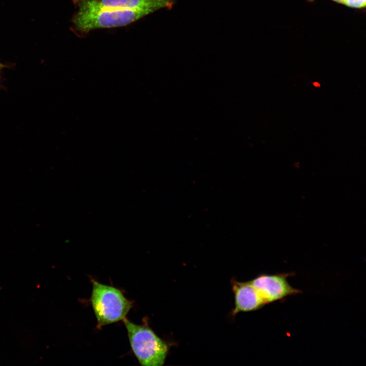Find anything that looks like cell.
I'll return each mask as SVG.
<instances>
[{
  "instance_id": "7",
  "label": "cell",
  "mask_w": 366,
  "mask_h": 366,
  "mask_svg": "<svg viewBox=\"0 0 366 366\" xmlns=\"http://www.w3.org/2000/svg\"><path fill=\"white\" fill-rule=\"evenodd\" d=\"M365 1L366 0H346L344 4L353 8H361L365 7Z\"/></svg>"
},
{
  "instance_id": "1",
  "label": "cell",
  "mask_w": 366,
  "mask_h": 366,
  "mask_svg": "<svg viewBox=\"0 0 366 366\" xmlns=\"http://www.w3.org/2000/svg\"><path fill=\"white\" fill-rule=\"evenodd\" d=\"M90 302L98 327L123 320L133 306L121 291L114 287L92 281Z\"/></svg>"
},
{
  "instance_id": "4",
  "label": "cell",
  "mask_w": 366,
  "mask_h": 366,
  "mask_svg": "<svg viewBox=\"0 0 366 366\" xmlns=\"http://www.w3.org/2000/svg\"><path fill=\"white\" fill-rule=\"evenodd\" d=\"M293 274L292 272L262 273L249 282L267 304L275 301H284L289 296L301 293L300 290L293 288L288 281V278Z\"/></svg>"
},
{
  "instance_id": "3",
  "label": "cell",
  "mask_w": 366,
  "mask_h": 366,
  "mask_svg": "<svg viewBox=\"0 0 366 366\" xmlns=\"http://www.w3.org/2000/svg\"><path fill=\"white\" fill-rule=\"evenodd\" d=\"M151 13L147 10H78L72 21L77 30L87 33L95 29L125 26Z\"/></svg>"
},
{
  "instance_id": "5",
  "label": "cell",
  "mask_w": 366,
  "mask_h": 366,
  "mask_svg": "<svg viewBox=\"0 0 366 366\" xmlns=\"http://www.w3.org/2000/svg\"><path fill=\"white\" fill-rule=\"evenodd\" d=\"M78 10H147L154 12L163 8H170L173 0H74Z\"/></svg>"
},
{
  "instance_id": "6",
  "label": "cell",
  "mask_w": 366,
  "mask_h": 366,
  "mask_svg": "<svg viewBox=\"0 0 366 366\" xmlns=\"http://www.w3.org/2000/svg\"><path fill=\"white\" fill-rule=\"evenodd\" d=\"M234 294L235 308L232 315L240 312H250L260 309L266 303L263 298L249 281H232Z\"/></svg>"
},
{
  "instance_id": "8",
  "label": "cell",
  "mask_w": 366,
  "mask_h": 366,
  "mask_svg": "<svg viewBox=\"0 0 366 366\" xmlns=\"http://www.w3.org/2000/svg\"><path fill=\"white\" fill-rule=\"evenodd\" d=\"M333 1H334L340 3L344 4L346 0H333Z\"/></svg>"
},
{
  "instance_id": "2",
  "label": "cell",
  "mask_w": 366,
  "mask_h": 366,
  "mask_svg": "<svg viewBox=\"0 0 366 366\" xmlns=\"http://www.w3.org/2000/svg\"><path fill=\"white\" fill-rule=\"evenodd\" d=\"M123 321L132 351L140 364L163 365L168 351L167 344L148 326L136 324L126 318Z\"/></svg>"
}]
</instances>
